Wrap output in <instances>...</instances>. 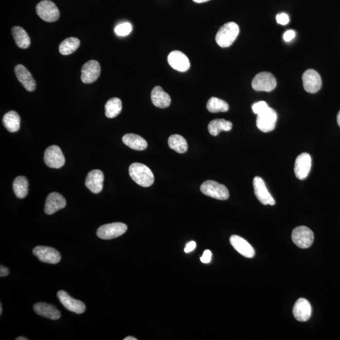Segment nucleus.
<instances>
[{
    "mask_svg": "<svg viewBox=\"0 0 340 340\" xmlns=\"http://www.w3.org/2000/svg\"><path fill=\"white\" fill-rule=\"evenodd\" d=\"M129 172L131 178L140 186L148 187L153 184L154 174L145 165L134 163L129 167Z\"/></svg>",
    "mask_w": 340,
    "mask_h": 340,
    "instance_id": "obj_1",
    "label": "nucleus"
},
{
    "mask_svg": "<svg viewBox=\"0 0 340 340\" xmlns=\"http://www.w3.org/2000/svg\"><path fill=\"white\" fill-rule=\"evenodd\" d=\"M240 33V28L235 22L225 24L218 30L216 36V43L221 47L231 46Z\"/></svg>",
    "mask_w": 340,
    "mask_h": 340,
    "instance_id": "obj_2",
    "label": "nucleus"
},
{
    "mask_svg": "<svg viewBox=\"0 0 340 340\" xmlns=\"http://www.w3.org/2000/svg\"><path fill=\"white\" fill-rule=\"evenodd\" d=\"M202 193L218 200L224 201L229 198V193L226 187L213 181H207L202 184Z\"/></svg>",
    "mask_w": 340,
    "mask_h": 340,
    "instance_id": "obj_3",
    "label": "nucleus"
},
{
    "mask_svg": "<svg viewBox=\"0 0 340 340\" xmlns=\"http://www.w3.org/2000/svg\"><path fill=\"white\" fill-rule=\"evenodd\" d=\"M36 12L43 21L47 22L57 21L60 13L54 2L50 0H43L37 5Z\"/></svg>",
    "mask_w": 340,
    "mask_h": 340,
    "instance_id": "obj_4",
    "label": "nucleus"
},
{
    "mask_svg": "<svg viewBox=\"0 0 340 340\" xmlns=\"http://www.w3.org/2000/svg\"><path fill=\"white\" fill-rule=\"evenodd\" d=\"M314 233L309 227L301 226L296 227L292 233V240L300 248H310L314 241Z\"/></svg>",
    "mask_w": 340,
    "mask_h": 340,
    "instance_id": "obj_5",
    "label": "nucleus"
},
{
    "mask_svg": "<svg viewBox=\"0 0 340 340\" xmlns=\"http://www.w3.org/2000/svg\"><path fill=\"white\" fill-rule=\"evenodd\" d=\"M253 88L257 92H272L277 86L274 76L269 72L258 73L252 81Z\"/></svg>",
    "mask_w": 340,
    "mask_h": 340,
    "instance_id": "obj_6",
    "label": "nucleus"
},
{
    "mask_svg": "<svg viewBox=\"0 0 340 340\" xmlns=\"http://www.w3.org/2000/svg\"><path fill=\"white\" fill-rule=\"evenodd\" d=\"M277 114L275 110L269 108L257 115V128L263 133H269L274 130L276 126Z\"/></svg>",
    "mask_w": 340,
    "mask_h": 340,
    "instance_id": "obj_7",
    "label": "nucleus"
},
{
    "mask_svg": "<svg viewBox=\"0 0 340 340\" xmlns=\"http://www.w3.org/2000/svg\"><path fill=\"white\" fill-rule=\"evenodd\" d=\"M127 225L121 223H114L103 225L98 229L97 235L102 240H112L120 237L127 231Z\"/></svg>",
    "mask_w": 340,
    "mask_h": 340,
    "instance_id": "obj_8",
    "label": "nucleus"
},
{
    "mask_svg": "<svg viewBox=\"0 0 340 340\" xmlns=\"http://www.w3.org/2000/svg\"><path fill=\"white\" fill-rule=\"evenodd\" d=\"M44 159L47 167L56 169L63 167L65 164V158L61 148L56 145L50 146L46 149Z\"/></svg>",
    "mask_w": 340,
    "mask_h": 340,
    "instance_id": "obj_9",
    "label": "nucleus"
},
{
    "mask_svg": "<svg viewBox=\"0 0 340 340\" xmlns=\"http://www.w3.org/2000/svg\"><path fill=\"white\" fill-rule=\"evenodd\" d=\"M33 254L42 262L46 263L56 264L61 259L60 253L51 247L36 246L33 249Z\"/></svg>",
    "mask_w": 340,
    "mask_h": 340,
    "instance_id": "obj_10",
    "label": "nucleus"
},
{
    "mask_svg": "<svg viewBox=\"0 0 340 340\" xmlns=\"http://www.w3.org/2000/svg\"><path fill=\"white\" fill-rule=\"evenodd\" d=\"M100 73L101 67L98 61L91 60L86 62L81 69V81L85 84L93 83L98 80Z\"/></svg>",
    "mask_w": 340,
    "mask_h": 340,
    "instance_id": "obj_11",
    "label": "nucleus"
},
{
    "mask_svg": "<svg viewBox=\"0 0 340 340\" xmlns=\"http://www.w3.org/2000/svg\"><path fill=\"white\" fill-rule=\"evenodd\" d=\"M303 86L305 91L315 94L321 88L322 80L319 73L314 69H308L302 76Z\"/></svg>",
    "mask_w": 340,
    "mask_h": 340,
    "instance_id": "obj_12",
    "label": "nucleus"
},
{
    "mask_svg": "<svg viewBox=\"0 0 340 340\" xmlns=\"http://www.w3.org/2000/svg\"><path fill=\"white\" fill-rule=\"evenodd\" d=\"M253 185H254L255 194L260 203L265 206L266 205L274 206L275 201L266 188L263 180L259 176H256L253 182Z\"/></svg>",
    "mask_w": 340,
    "mask_h": 340,
    "instance_id": "obj_13",
    "label": "nucleus"
},
{
    "mask_svg": "<svg viewBox=\"0 0 340 340\" xmlns=\"http://www.w3.org/2000/svg\"><path fill=\"white\" fill-rule=\"evenodd\" d=\"M311 165L312 159L310 154L306 153L300 154L295 162V175L301 181L307 178L310 172Z\"/></svg>",
    "mask_w": 340,
    "mask_h": 340,
    "instance_id": "obj_14",
    "label": "nucleus"
},
{
    "mask_svg": "<svg viewBox=\"0 0 340 340\" xmlns=\"http://www.w3.org/2000/svg\"><path fill=\"white\" fill-rule=\"evenodd\" d=\"M57 296L62 305L66 310L77 314H82L85 311L86 306L85 304L79 300L73 299L65 291H59Z\"/></svg>",
    "mask_w": 340,
    "mask_h": 340,
    "instance_id": "obj_15",
    "label": "nucleus"
},
{
    "mask_svg": "<svg viewBox=\"0 0 340 340\" xmlns=\"http://www.w3.org/2000/svg\"><path fill=\"white\" fill-rule=\"evenodd\" d=\"M168 64L174 69L180 72H185L189 69L190 63L186 55L179 50H174L168 56Z\"/></svg>",
    "mask_w": 340,
    "mask_h": 340,
    "instance_id": "obj_16",
    "label": "nucleus"
},
{
    "mask_svg": "<svg viewBox=\"0 0 340 340\" xmlns=\"http://www.w3.org/2000/svg\"><path fill=\"white\" fill-rule=\"evenodd\" d=\"M66 206V201L63 195L57 192L50 193L46 199L44 211L47 215H52L58 210L64 209Z\"/></svg>",
    "mask_w": 340,
    "mask_h": 340,
    "instance_id": "obj_17",
    "label": "nucleus"
},
{
    "mask_svg": "<svg viewBox=\"0 0 340 340\" xmlns=\"http://www.w3.org/2000/svg\"><path fill=\"white\" fill-rule=\"evenodd\" d=\"M295 318L300 322H306L310 319L312 308L310 302L304 298H300L295 303L293 308Z\"/></svg>",
    "mask_w": 340,
    "mask_h": 340,
    "instance_id": "obj_18",
    "label": "nucleus"
},
{
    "mask_svg": "<svg viewBox=\"0 0 340 340\" xmlns=\"http://www.w3.org/2000/svg\"><path fill=\"white\" fill-rule=\"evenodd\" d=\"M104 175L100 170H92L87 175L85 185L92 192L98 193L102 192L103 187Z\"/></svg>",
    "mask_w": 340,
    "mask_h": 340,
    "instance_id": "obj_19",
    "label": "nucleus"
},
{
    "mask_svg": "<svg viewBox=\"0 0 340 340\" xmlns=\"http://www.w3.org/2000/svg\"><path fill=\"white\" fill-rule=\"evenodd\" d=\"M16 78L26 91L33 92L36 88V82L31 73L22 64H18L15 67Z\"/></svg>",
    "mask_w": 340,
    "mask_h": 340,
    "instance_id": "obj_20",
    "label": "nucleus"
},
{
    "mask_svg": "<svg viewBox=\"0 0 340 340\" xmlns=\"http://www.w3.org/2000/svg\"><path fill=\"white\" fill-rule=\"evenodd\" d=\"M230 243L239 254L243 257L251 258L254 257L255 251L248 241L237 235H232L230 238Z\"/></svg>",
    "mask_w": 340,
    "mask_h": 340,
    "instance_id": "obj_21",
    "label": "nucleus"
},
{
    "mask_svg": "<svg viewBox=\"0 0 340 340\" xmlns=\"http://www.w3.org/2000/svg\"><path fill=\"white\" fill-rule=\"evenodd\" d=\"M33 310L38 315L50 319L57 320L61 317L60 312L58 309L55 306L47 303H37L33 306Z\"/></svg>",
    "mask_w": 340,
    "mask_h": 340,
    "instance_id": "obj_22",
    "label": "nucleus"
},
{
    "mask_svg": "<svg viewBox=\"0 0 340 340\" xmlns=\"http://www.w3.org/2000/svg\"><path fill=\"white\" fill-rule=\"evenodd\" d=\"M151 100L154 106L160 109H165L171 104L170 95L166 93L161 86L154 87L151 95Z\"/></svg>",
    "mask_w": 340,
    "mask_h": 340,
    "instance_id": "obj_23",
    "label": "nucleus"
},
{
    "mask_svg": "<svg viewBox=\"0 0 340 340\" xmlns=\"http://www.w3.org/2000/svg\"><path fill=\"white\" fill-rule=\"evenodd\" d=\"M122 141L128 147L136 151H143L148 147V142L139 135L126 134L122 137Z\"/></svg>",
    "mask_w": 340,
    "mask_h": 340,
    "instance_id": "obj_24",
    "label": "nucleus"
},
{
    "mask_svg": "<svg viewBox=\"0 0 340 340\" xmlns=\"http://www.w3.org/2000/svg\"><path fill=\"white\" fill-rule=\"evenodd\" d=\"M2 121L5 128L10 133L17 132L21 127V118L15 111L8 112L3 118Z\"/></svg>",
    "mask_w": 340,
    "mask_h": 340,
    "instance_id": "obj_25",
    "label": "nucleus"
},
{
    "mask_svg": "<svg viewBox=\"0 0 340 340\" xmlns=\"http://www.w3.org/2000/svg\"><path fill=\"white\" fill-rule=\"evenodd\" d=\"M232 128L231 122L225 119H214L210 122L208 130L212 136H216L222 131H230Z\"/></svg>",
    "mask_w": 340,
    "mask_h": 340,
    "instance_id": "obj_26",
    "label": "nucleus"
},
{
    "mask_svg": "<svg viewBox=\"0 0 340 340\" xmlns=\"http://www.w3.org/2000/svg\"><path fill=\"white\" fill-rule=\"evenodd\" d=\"M12 31L14 40L19 48L27 49L30 46V39L23 28L14 27Z\"/></svg>",
    "mask_w": 340,
    "mask_h": 340,
    "instance_id": "obj_27",
    "label": "nucleus"
},
{
    "mask_svg": "<svg viewBox=\"0 0 340 340\" xmlns=\"http://www.w3.org/2000/svg\"><path fill=\"white\" fill-rule=\"evenodd\" d=\"M105 116L109 119L119 116L122 109V101L119 98H112L106 103Z\"/></svg>",
    "mask_w": 340,
    "mask_h": 340,
    "instance_id": "obj_28",
    "label": "nucleus"
},
{
    "mask_svg": "<svg viewBox=\"0 0 340 340\" xmlns=\"http://www.w3.org/2000/svg\"><path fill=\"white\" fill-rule=\"evenodd\" d=\"M14 193L19 199H24L29 192V182L24 176L16 177L13 183Z\"/></svg>",
    "mask_w": 340,
    "mask_h": 340,
    "instance_id": "obj_29",
    "label": "nucleus"
},
{
    "mask_svg": "<svg viewBox=\"0 0 340 340\" xmlns=\"http://www.w3.org/2000/svg\"><path fill=\"white\" fill-rule=\"evenodd\" d=\"M168 146L173 150L178 153H185L188 150V144L186 139L178 134H173L168 139Z\"/></svg>",
    "mask_w": 340,
    "mask_h": 340,
    "instance_id": "obj_30",
    "label": "nucleus"
},
{
    "mask_svg": "<svg viewBox=\"0 0 340 340\" xmlns=\"http://www.w3.org/2000/svg\"><path fill=\"white\" fill-rule=\"evenodd\" d=\"M80 46V41L78 38H69L62 42L60 45V52L63 55H69L76 51Z\"/></svg>",
    "mask_w": 340,
    "mask_h": 340,
    "instance_id": "obj_31",
    "label": "nucleus"
},
{
    "mask_svg": "<svg viewBox=\"0 0 340 340\" xmlns=\"http://www.w3.org/2000/svg\"><path fill=\"white\" fill-rule=\"evenodd\" d=\"M207 109L211 113L218 112H226L228 111L229 105L223 100L218 98L211 97L207 103Z\"/></svg>",
    "mask_w": 340,
    "mask_h": 340,
    "instance_id": "obj_32",
    "label": "nucleus"
},
{
    "mask_svg": "<svg viewBox=\"0 0 340 340\" xmlns=\"http://www.w3.org/2000/svg\"><path fill=\"white\" fill-rule=\"evenodd\" d=\"M132 30H133L132 25L129 22H124L118 25L114 30L117 35L126 36L131 32Z\"/></svg>",
    "mask_w": 340,
    "mask_h": 340,
    "instance_id": "obj_33",
    "label": "nucleus"
},
{
    "mask_svg": "<svg viewBox=\"0 0 340 340\" xmlns=\"http://www.w3.org/2000/svg\"><path fill=\"white\" fill-rule=\"evenodd\" d=\"M269 108L267 103L263 101L255 103L252 106V110L255 114H259Z\"/></svg>",
    "mask_w": 340,
    "mask_h": 340,
    "instance_id": "obj_34",
    "label": "nucleus"
},
{
    "mask_svg": "<svg viewBox=\"0 0 340 340\" xmlns=\"http://www.w3.org/2000/svg\"><path fill=\"white\" fill-rule=\"evenodd\" d=\"M277 23L282 25L288 24L289 22V17L288 14L285 13H280L277 14L276 16Z\"/></svg>",
    "mask_w": 340,
    "mask_h": 340,
    "instance_id": "obj_35",
    "label": "nucleus"
},
{
    "mask_svg": "<svg viewBox=\"0 0 340 340\" xmlns=\"http://www.w3.org/2000/svg\"><path fill=\"white\" fill-rule=\"evenodd\" d=\"M212 253L210 250H206L201 258V261L203 263H209L211 261Z\"/></svg>",
    "mask_w": 340,
    "mask_h": 340,
    "instance_id": "obj_36",
    "label": "nucleus"
},
{
    "mask_svg": "<svg viewBox=\"0 0 340 340\" xmlns=\"http://www.w3.org/2000/svg\"><path fill=\"white\" fill-rule=\"evenodd\" d=\"M295 37H296V33H295L294 30H289L287 31L283 34V39L285 42H290L294 39Z\"/></svg>",
    "mask_w": 340,
    "mask_h": 340,
    "instance_id": "obj_37",
    "label": "nucleus"
},
{
    "mask_svg": "<svg viewBox=\"0 0 340 340\" xmlns=\"http://www.w3.org/2000/svg\"><path fill=\"white\" fill-rule=\"evenodd\" d=\"M195 248L196 243L195 241H190V242L187 244V245L184 249V251L185 253H187V254H188V253L193 251Z\"/></svg>",
    "mask_w": 340,
    "mask_h": 340,
    "instance_id": "obj_38",
    "label": "nucleus"
},
{
    "mask_svg": "<svg viewBox=\"0 0 340 340\" xmlns=\"http://www.w3.org/2000/svg\"><path fill=\"white\" fill-rule=\"evenodd\" d=\"M8 274H9V271H8V269L5 267V266L1 265V266H0V277H4L7 276Z\"/></svg>",
    "mask_w": 340,
    "mask_h": 340,
    "instance_id": "obj_39",
    "label": "nucleus"
},
{
    "mask_svg": "<svg viewBox=\"0 0 340 340\" xmlns=\"http://www.w3.org/2000/svg\"><path fill=\"white\" fill-rule=\"evenodd\" d=\"M193 1L196 3V4H202V3L209 2L210 0H193Z\"/></svg>",
    "mask_w": 340,
    "mask_h": 340,
    "instance_id": "obj_40",
    "label": "nucleus"
},
{
    "mask_svg": "<svg viewBox=\"0 0 340 340\" xmlns=\"http://www.w3.org/2000/svg\"><path fill=\"white\" fill-rule=\"evenodd\" d=\"M124 340H137L136 338L133 336H128L126 338L123 339Z\"/></svg>",
    "mask_w": 340,
    "mask_h": 340,
    "instance_id": "obj_41",
    "label": "nucleus"
},
{
    "mask_svg": "<svg viewBox=\"0 0 340 340\" xmlns=\"http://www.w3.org/2000/svg\"><path fill=\"white\" fill-rule=\"evenodd\" d=\"M337 122H338V125L340 127V111L338 112V116H337Z\"/></svg>",
    "mask_w": 340,
    "mask_h": 340,
    "instance_id": "obj_42",
    "label": "nucleus"
},
{
    "mask_svg": "<svg viewBox=\"0 0 340 340\" xmlns=\"http://www.w3.org/2000/svg\"><path fill=\"white\" fill-rule=\"evenodd\" d=\"M28 339L25 338V337H19V338H16V340H27Z\"/></svg>",
    "mask_w": 340,
    "mask_h": 340,
    "instance_id": "obj_43",
    "label": "nucleus"
},
{
    "mask_svg": "<svg viewBox=\"0 0 340 340\" xmlns=\"http://www.w3.org/2000/svg\"><path fill=\"white\" fill-rule=\"evenodd\" d=\"M2 305H0V315H2Z\"/></svg>",
    "mask_w": 340,
    "mask_h": 340,
    "instance_id": "obj_44",
    "label": "nucleus"
}]
</instances>
